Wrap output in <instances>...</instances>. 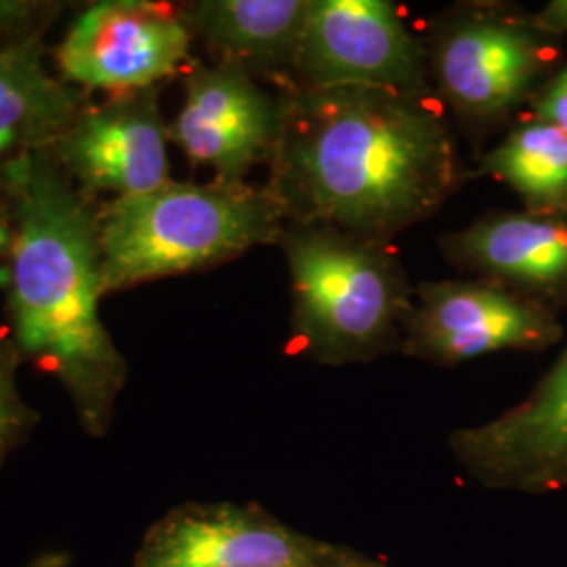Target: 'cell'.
<instances>
[{"label": "cell", "instance_id": "cell-1", "mask_svg": "<svg viewBox=\"0 0 567 567\" xmlns=\"http://www.w3.org/2000/svg\"><path fill=\"white\" fill-rule=\"evenodd\" d=\"M282 97L267 189L288 224L389 244L433 217L466 179L454 133L426 95L328 86Z\"/></svg>", "mask_w": 567, "mask_h": 567}, {"label": "cell", "instance_id": "cell-2", "mask_svg": "<svg viewBox=\"0 0 567 567\" xmlns=\"http://www.w3.org/2000/svg\"><path fill=\"white\" fill-rule=\"evenodd\" d=\"M2 185L13 213V240L2 259L9 341L21 362L63 386L82 431L103 437L128 365L100 311V203L81 194L47 152L13 166Z\"/></svg>", "mask_w": 567, "mask_h": 567}, {"label": "cell", "instance_id": "cell-3", "mask_svg": "<svg viewBox=\"0 0 567 567\" xmlns=\"http://www.w3.org/2000/svg\"><path fill=\"white\" fill-rule=\"evenodd\" d=\"M105 295L234 261L288 225L267 185L171 182L97 206Z\"/></svg>", "mask_w": 567, "mask_h": 567}, {"label": "cell", "instance_id": "cell-4", "mask_svg": "<svg viewBox=\"0 0 567 567\" xmlns=\"http://www.w3.org/2000/svg\"><path fill=\"white\" fill-rule=\"evenodd\" d=\"M278 246L290 274L292 330L305 355L344 365L402 351L414 288L389 244L288 224Z\"/></svg>", "mask_w": 567, "mask_h": 567}, {"label": "cell", "instance_id": "cell-5", "mask_svg": "<svg viewBox=\"0 0 567 567\" xmlns=\"http://www.w3.org/2000/svg\"><path fill=\"white\" fill-rule=\"evenodd\" d=\"M555 39L534 16L505 4H461L431 28L429 79L466 128L487 131L532 97L553 61Z\"/></svg>", "mask_w": 567, "mask_h": 567}, {"label": "cell", "instance_id": "cell-6", "mask_svg": "<svg viewBox=\"0 0 567 567\" xmlns=\"http://www.w3.org/2000/svg\"><path fill=\"white\" fill-rule=\"evenodd\" d=\"M192 42L183 7L100 0L79 11L53 58L68 84L121 95L183 74L192 63Z\"/></svg>", "mask_w": 567, "mask_h": 567}, {"label": "cell", "instance_id": "cell-7", "mask_svg": "<svg viewBox=\"0 0 567 567\" xmlns=\"http://www.w3.org/2000/svg\"><path fill=\"white\" fill-rule=\"evenodd\" d=\"M426 51L385 0H309L292 89L368 86L429 95Z\"/></svg>", "mask_w": 567, "mask_h": 567}, {"label": "cell", "instance_id": "cell-8", "mask_svg": "<svg viewBox=\"0 0 567 567\" xmlns=\"http://www.w3.org/2000/svg\"><path fill=\"white\" fill-rule=\"evenodd\" d=\"M561 337L555 311L501 284L423 282L405 316L402 353L456 365L498 351H540Z\"/></svg>", "mask_w": 567, "mask_h": 567}, {"label": "cell", "instance_id": "cell-9", "mask_svg": "<svg viewBox=\"0 0 567 567\" xmlns=\"http://www.w3.org/2000/svg\"><path fill=\"white\" fill-rule=\"evenodd\" d=\"M183 76V103L168 137L215 182L243 185L252 168L269 164L280 140L282 93L267 91L231 63L192 61Z\"/></svg>", "mask_w": 567, "mask_h": 567}, {"label": "cell", "instance_id": "cell-10", "mask_svg": "<svg viewBox=\"0 0 567 567\" xmlns=\"http://www.w3.org/2000/svg\"><path fill=\"white\" fill-rule=\"evenodd\" d=\"M158 86L86 103L47 152L86 198L121 200L171 182Z\"/></svg>", "mask_w": 567, "mask_h": 567}, {"label": "cell", "instance_id": "cell-11", "mask_svg": "<svg viewBox=\"0 0 567 567\" xmlns=\"http://www.w3.org/2000/svg\"><path fill=\"white\" fill-rule=\"evenodd\" d=\"M330 548L257 503H183L150 526L131 567H316Z\"/></svg>", "mask_w": 567, "mask_h": 567}, {"label": "cell", "instance_id": "cell-12", "mask_svg": "<svg viewBox=\"0 0 567 567\" xmlns=\"http://www.w3.org/2000/svg\"><path fill=\"white\" fill-rule=\"evenodd\" d=\"M447 446L480 486L526 494L567 489V347L519 404L454 431Z\"/></svg>", "mask_w": 567, "mask_h": 567}, {"label": "cell", "instance_id": "cell-13", "mask_svg": "<svg viewBox=\"0 0 567 567\" xmlns=\"http://www.w3.org/2000/svg\"><path fill=\"white\" fill-rule=\"evenodd\" d=\"M447 261L545 305L567 307V213L494 210L440 240Z\"/></svg>", "mask_w": 567, "mask_h": 567}, {"label": "cell", "instance_id": "cell-14", "mask_svg": "<svg viewBox=\"0 0 567 567\" xmlns=\"http://www.w3.org/2000/svg\"><path fill=\"white\" fill-rule=\"evenodd\" d=\"M309 0H200L183 4L194 42L217 63L288 91Z\"/></svg>", "mask_w": 567, "mask_h": 567}, {"label": "cell", "instance_id": "cell-15", "mask_svg": "<svg viewBox=\"0 0 567 567\" xmlns=\"http://www.w3.org/2000/svg\"><path fill=\"white\" fill-rule=\"evenodd\" d=\"M44 55V37L0 47V185L13 166L49 152L91 102L53 74Z\"/></svg>", "mask_w": 567, "mask_h": 567}, {"label": "cell", "instance_id": "cell-16", "mask_svg": "<svg viewBox=\"0 0 567 567\" xmlns=\"http://www.w3.org/2000/svg\"><path fill=\"white\" fill-rule=\"evenodd\" d=\"M482 173L519 194L527 210L567 213V135L529 118L482 158Z\"/></svg>", "mask_w": 567, "mask_h": 567}, {"label": "cell", "instance_id": "cell-17", "mask_svg": "<svg viewBox=\"0 0 567 567\" xmlns=\"http://www.w3.org/2000/svg\"><path fill=\"white\" fill-rule=\"evenodd\" d=\"M20 364V355L11 341L0 337V465L32 435L39 419L21 398Z\"/></svg>", "mask_w": 567, "mask_h": 567}, {"label": "cell", "instance_id": "cell-18", "mask_svg": "<svg viewBox=\"0 0 567 567\" xmlns=\"http://www.w3.org/2000/svg\"><path fill=\"white\" fill-rule=\"evenodd\" d=\"M60 11L58 2L0 0V47L44 37Z\"/></svg>", "mask_w": 567, "mask_h": 567}, {"label": "cell", "instance_id": "cell-19", "mask_svg": "<svg viewBox=\"0 0 567 567\" xmlns=\"http://www.w3.org/2000/svg\"><path fill=\"white\" fill-rule=\"evenodd\" d=\"M532 107L534 118L548 122L567 135V65L536 91Z\"/></svg>", "mask_w": 567, "mask_h": 567}, {"label": "cell", "instance_id": "cell-20", "mask_svg": "<svg viewBox=\"0 0 567 567\" xmlns=\"http://www.w3.org/2000/svg\"><path fill=\"white\" fill-rule=\"evenodd\" d=\"M318 567H386L385 564H381L379 559L360 553L355 548L339 547V545H332L330 553L326 555L324 561Z\"/></svg>", "mask_w": 567, "mask_h": 567}, {"label": "cell", "instance_id": "cell-21", "mask_svg": "<svg viewBox=\"0 0 567 567\" xmlns=\"http://www.w3.org/2000/svg\"><path fill=\"white\" fill-rule=\"evenodd\" d=\"M536 23L550 37L567 34V0H553L547 7L534 16Z\"/></svg>", "mask_w": 567, "mask_h": 567}, {"label": "cell", "instance_id": "cell-22", "mask_svg": "<svg viewBox=\"0 0 567 567\" xmlns=\"http://www.w3.org/2000/svg\"><path fill=\"white\" fill-rule=\"evenodd\" d=\"M13 240V213L4 185H0V261L7 257Z\"/></svg>", "mask_w": 567, "mask_h": 567}, {"label": "cell", "instance_id": "cell-23", "mask_svg": "<svg viewBox=\"0 0 567 567\" xmlns=\"http://www.w3.org/2000/svg\"><path fill=\"white\" fill-rule=\"evenodd\" d=\"M328 553H330V550H328ZM322 561H324V559H322ZM322 561H320V564H322ZM320 564H318V566H320ZM318 566H316V567H318Z\"/></svg>", "mask_w": 567, "mask_h": 567}]
</instances>
